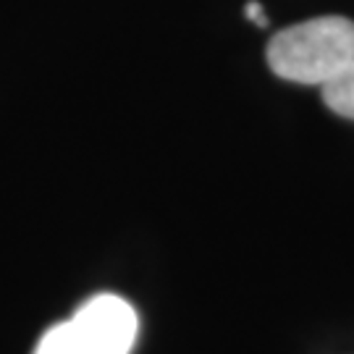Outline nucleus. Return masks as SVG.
Instances as JSON below:
<instances>
[{
    "mask_svg": "<svg viewBox=\"0 0 354 354\" xmlns=\"http://www.w3.org/2000/svg\"><path fill=\"white\" fill-rule=\"evenodd\" d=\"M354 61V21L320 16L279 32L268 42V66L286 82L326 84Z\"/></svg>",
    "mask_w": 354,
    "mask_h": 354,
    "instance_id": "obj_1",
    "label": "nucleus"
},
{
    "mask_svg": "<svg viewBox=\"0 0 354 354\" xmlns=\"http://www.w3.org/2000/svg\"><path fill=\"white\" fill-rule=\"evenodd\" d=\"M61 328L68 354H129L137 342L140 320L127 299L97 294L61 323Z\"/></svg>",
    "mask_w": 354,
    "mask_h": 354,
    "instance_id": "obj_2",
    "label": "nucleus"
},
{
    "mask_svg": "<svg viewBox=\"0 0 354 354\" xmlns=\"http://www.w3.org/2000/svg\"><path fill=\"white\" fill-rule=\"evenodd\" d=\"M323 102L333 113L354 121V61H349L339 74H333L323 84Z\"/></svg>",
    "mask_w": 354,
    "mask_h": 354,
    "instance_id": "obj_3",
    "label": "nucleus"
},
{
    "mask_svg": "<svg viewBox=\"0 0 354 354\" xmlns=\"http://www.w3.org/2000/svg\"><path fill=\"white\" fill-rule=\"evenodd\" d=\"M35 354H68L66 342H64V328H61V323H55V326H50V328L42 333V339H39Z\"/></svg>",
    "mask_w": 354,
    "mask_h": 354,
    "instance_id": "obj_4",
    "label": "nucleus"
},
{
    "mask_svg": "<svg viewBox=\"0 0 354 354\" xmlns=\"http://www.w3.org/2000/svg\"><path fill=\"white\" fill-rule=\"evenodd\" d=\"M244 16L254 21L257 26H268V16H266V8L257 3V0H250L247 6H244Z\"/></svg>",
    "mask_w": 354,
    "mask_h": 354,
    "instance_id": "obj_5",
    "label": "nucleus"
}]
</instances>
